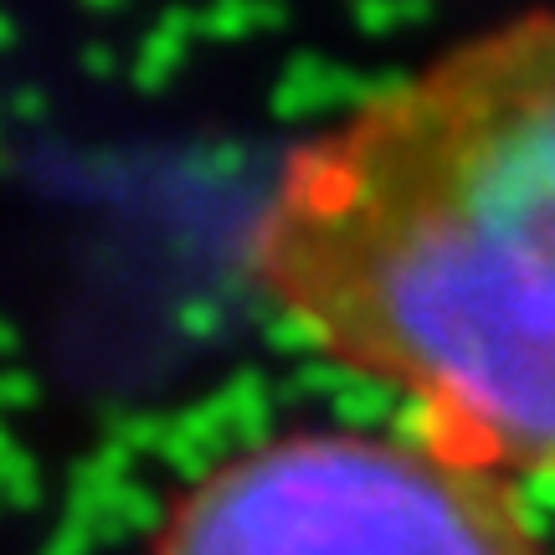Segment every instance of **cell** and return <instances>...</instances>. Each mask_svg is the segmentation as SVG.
I'll list each match as a JSON object with an SVG mask.
<instances>
[{"mask_svg":"<svg viewBox=\"0 0 555 555\" xmlns=\"http://www.w3.org/2000/svg\"><path fill=\"white\" fill-rule=\"evenodd\" d=\"M273 319L509 483H555V5L365 88L242 237Z\"/></svg>","mask_w":555,"mask_h":555,"instance_id":"1","label":"cell"},{"mask_svg":"<svg viewBox=\"0 0 555 555\" xmlns=\"http://www.w3.org/2000/svg\"><path fill=\"white\" fill-rule=\"evenodd\" d=\"M144 555H555L519 483L437 442L298 427L201 468Z\"/></svg>","mask_w":555,"mask_h":555,"instance_id":"2","label":"cell"}]
</instances>
